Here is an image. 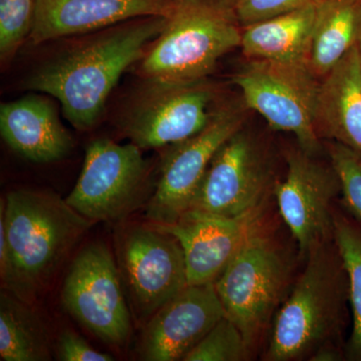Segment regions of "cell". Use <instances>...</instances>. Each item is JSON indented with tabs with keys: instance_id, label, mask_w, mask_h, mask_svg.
Segmentation results:
<instances>
[{
	"instance_id": "obj_1",
	"label": "cell",
	"mask_w": 361,
	"mask_h": 361,
	"mask_svg": "<svg viewBox=\"0 0 361 361\" xmlns=\"http://www.w3.org/2000/svg\"><path fill=\"white\" fill-rule=\"evenodd\" d=\"M168 16L135 18L45 61L25 80V87L58 99L75 128L99 122L111 90L125 71L144 58L163 32Z\"/></svg>"
},
{
	"instance_id": "obj_2",
	"label": "cell",
	"mask_w": 361,
	"mask_h": 361,
	"mask_svg": "<svg viewBox=\"0 0 361 361\" xmlns=\"http://www.w3.org/2000/svg\"><path fill=\"white\" fill-rule=\"evenodd\" d=\"M8 267L7 290L27 302L49 281L73 247L92 226L59 195L18 189L1 198Z\"/></svg>"
},
{
	"instance_id": "obj_3",
	"label": "cell",
	"mask_w": 361,
	"mask_h": 361,
	"mask_svg": "<svg viewBox=\"0 0 361 361\" xmlns=\"http://www.w3.org/2000/svg\"><path fill=\"white\" fill-rule=\"evenodd\" d=\"M290 295L277 311L265 360L310 356L341 329L348 295V277L336 244L316 246Z\"/></svg>"
},
{
	"instance_id": "obj_4",
	"label": "cell",
	"mask_w": 361,
	"mask_h": 361,
	"mask_svg": "<svg viewBox=\"0 0 361 361\" xmlns=\"http://www.w3.org/2000/svg\"><path fill=\"white\" fill-rule=\"evenodd\" d=\"M233 4L224 0H177L158 39L142 58L147 80H206L218 61L241 44Z\"/></svg>"
},
{
	"instance_id": "obj_5",
	"label": "cell",
	"mask_w": 361,
	"mask_h": 361,
	"mask_svg": "<svg viewBox=\"0 0 361 361\" xmlns=\"http://www.w3.org/2000/svg\"><path fill=\"white\" fill-rule=\"evenodd\" d=\"M153 194L142 149L97 139L87 147L82 172L66 200L92 222H118L148 205Z\"/></svg>"
},
{
	"instance_id": "obj_6",
	"label": "cell",
	"mask_w": 361,
	"mask_h": 361,
	"mask_svg": "<svg viewBox=\"0 0 361 361\" xmlns=\"http://www.w3.org/2000/svg\"><path fill=\"white\" fill-rule=\"evenodd\" d=\"M289 268L277 246L256 227L215 281L226 317L251 348L283 297Z\"/></svg>"
},
{
	"instance_id": "obj_7",
	"label": "cell",
	"mask_w": 361,
	"mask_h": 361,
	"mask_svg": "<svg viewBox=\"0 0 361 361\" xmlns=\"http://www.w3.org/2000/svg\"><path fill=\"white\" fill-rule=\"evenodd\" d=\"M247 108L275 130L295 135L301 149L315 155L320 137L314 127L317 77L305 63L250 59L234 77Z\"/></svg>"
},
{
	"instance_id": "obj_8",
	"label": "cell",
	"mask_w": 361,
	"mask_h": 361,
	"mask_svg": "<svg viewBox=\"0 0 361 361\" xmlns=\"http://www.w3.org/2000/svg\"><path fill=\"white\" fill-rule=\"evenodd\" d=\"M116 251L123 290L137 319L147 322L188 285L180 242L152 222L123 227Z\"/></svg>"
},
{
	"instance_id": "obj_9",
	"label": "cell",
	"mask_w": 361,
	"mask_h": 361,
	"mask_svg": "<svg viewBox=\"0 0 361 361\" xmlns=\"http://www.w3.org/2000/svg\"><path fill=\"white\" fill-rule=\"evenodd\" d=\"M66 311L97 338L121 346L132 331V315L115 258L103 242L84 247L61 291Z\"/></svg>"
},
{
	"instance_id": "obj_10",
	"label": "cell",
	"mask_w": 361,
	"mask_h": 361,
	"mask_svg": "<svg viewBox=\"0 0 361 361\" xmlns=\"http://www.w3.org/2000/svg\"><path fill=\"white\" fill-rule=\"evenodd\" d=\"M244 118L240 106H221L212 111L200 132L170 146L161 161L155 192L146 206L152 223L171 224L189 210L214 156L242 129Z\"/></svg>"
},
{
	"instance_id": "obj_11",
	"label": "cell",
	"mask_w": 361,
	"mask_h": 361,
	"mask_svg": "<svg viewBox=\"0 0 361 361\" xmlns=\"http://www.w3.org/2000/svg\"><path fill=\"white\" fill-rule=\"evenodd\" d=\"M126 111L122 130L140 149L170 147L196 135L210 121L214 90L206 80H147Z\"/></svg>"
},
{
	"instance_id": "obj_12",
	"label": "cell",
	"mask_w": 361,
	"mask_h": 361,
	"mask_svg": "<svg viewBox=\"0 0 361 361\" xmlns=\"http://www.w3.org/2000/svg\"><path fill=\"white\" fill-rule=\"evenodd\" d=\"M269 183L262 149L241 129L214 156L190 209L229 218L254 215Z\"/></svg>"
},
{
	"instance_id": "obj_13",
	"label": "cell",
	"mask_w": 361,
	"mask_h": 361,
	"mask_svg": "<svg viewBox=\"0 0 361 361\" xmlns=\"http://www.w3.org/2000/svg\"><path fill=\"white\" fill-rule=\"evenodd\" d=\"M341 191L332 165L325 167L302 151L287 158V173L274 187L278 208L302 257L334 232L331 203Z\"/></svg>"
},
{
	"instance_id": "obj_14",
	"label": "cell",
	"mask_w": 361,
	"mask_h": 361,
	"mask_svg": "<svg viewBox=\"0 0 361 361\" xmlns=\"http://www.w3.org/2000/svg\"><path fill=\"white\" fill-rule=\"evenodd\" d=\"M224 316L215 283L188 284L147 320L140 358L183 361Z\"/></svg>"
},
{
	"instance_id": "obj_15",
	"label": "cell",
	"mask_w": 361,
	"mask_h": 361,
	"mask_svg": "<svg viewBox=\"0 0 361 361\" xmlns=\"http://www.w3.org/2000/svg\"><path fill=\"white\" fill-rule=\"evenodd\" d=\"M257 214L229 218L190 209L171 224H157L182 246L188 284L215 283L256 227Z\"/></svg>"
},
{
	"instance_id": "obj_16",
	"label": "cell",
	"mask_w": 361,
	"mask_h": 361,
	"mask_svg": "<svg viewBox=\"0 0 361 361\" xmlns=\"http://www.w3.org/2000/svg\"><path fill=\"white\" fill-rule=\"evenodd\" d=\"M177 0H37L30 39L49 40L96 32L147 16H169Z\"/></svg>"
},
{
	"instance_id": "obj_17",
	"label": "cell",
	"mask_w": 361,
	"mask_h": 361,
	"mask_svg": "<svg viewBox=\"0 0 361 361\" xmlns=\"http://www.w3.org/2000/svg\"><path fill=\"white\" fill-rule=\"evenodd\" d=\"M0 133L9 148L35 163L63 160L73 148L54 102L39 94L1 104Z\"/></svg>"
},
{
	"instance_id": "obj_18",
	"label": "cell",
	"mask_w": 361,
	"mask_h": 361,
	"mask_svg": "<svg viewBox=\"0 0 361 361\" xmlns=\"http://www.w3.org/2000/svg\"><path fill=\"white\" fill-rule=\"evenodd\" d=\"M314 127L318 137L343 145L361 158V66L357 44L319 82Z\"/></svg>"
},
{
	"instance_id": "obj_19",
	"label": "cell",
	"mask_w": 361,
	"mask_h": 361,
	"mask_svg": "<svg viewBox=\"0 0 361 361\" xmlns=\"http://www.w3.org/2000/svg\"><path fill=\"white\" fill-rule=\"evenodd\" d=\"M317 6L310 4L247 25L242 32V51L249 59L308 63Z\"/></svg>"
},
{
	"instance_id": "obj_20",
	"label": "cell",
	"mask_w": 361,
	"mask_h": 361,
	"mask_svg": "<svg viewBox=\"0 0 361 361\" xmlns=\"http://www.w3.org/2000/svg\"><path fill=\"white\" fill-rule=\"evenodd\" d=\"M361 0H322L318 4L310 54L317 78L326 75L357 42Z\"/></svg>"
},
{
	"instance_id": "obj_21",
	"label": "cell",
	"mask_w": 361,
	"mask_h": 361,
	"mask_svg": "<svg viewBox=\"0 0 361 361\" xmlns=\"http://www.w3.org/2000/svg\"><path fill=\"white\" fill-rule=\"evenodd\" d=\"M0 358L4 361L51 360L42 323L25 301L14 294L0 295Z\"/></svg>"
},
{
	"instance_id": "obj_22",
	"label": "cell",
	"mask_w": 361,
	"mask_h": 361,
	"mask_svg": "<svg viewBox=\"0 0 361 361\" xmlns=\"http://www.w3.org/2000/svg\"><path fill=\"white\" fill-rule=\"evenodd\" d=\"M337 250L345 269L348 298L353 312V331L348 341L349 360L361 361V225L345 216L334 215Z\"/></svg>"
},
{
	"instance_id": "obj_23",
	"label": "cell",
	"mask_w": 361,
	"mask_h": 361,
	"mask_svg": "<svg viewBox=\"0 0 361 361\" xmlns=\"http://www.w3.org/2000/svg\"><path fill=\"white\" fill-rule=\"evenodd\" d=\"M248 350L242 332L224 316L183 361H240Z\"/></svg>"
},
{
	"instance_id": "obj_24",
	"label": "cell",
	"mask_w": 361,
	"mask_h": 361,
	"mask_svg": "<svg viewBox=\"0 0 361 361\" xmlns=\"http://www.w3.org/2000/svg\"><path fill=\"white\" fill-rule=\"evenodd\" d=\"M37 0H0V58H13L35 23Z\"/></svg>"
},
{
	"instance_id": "obj_25",
	"label": "cell",
	"mask_w": 361,
	"mask_h": 361,
	"mask_svg": "<svg viewBox=\"0 0 361 361\" xmlns=\"http://www.w3.org/2000/svg\"><path fill=\"white\" fill-rule=\"evenodd\" d=\"M329 153L331 165L341 180L344 203L361 222V158L338 142H330Z\"/></svg>"
},
{
	"instance_id": "obj_26",
	"label": "cell",
	"mask_w": 361,
	"mask_h": 361,
	"mask_svg": "<svg viewBox=\"0 0 361 361\" xmlns=\"http://www.w3.org/2000/svg\"><path fill=\"white\" fill-rule=\"evenodd\" d=\"M322 0H235V16L242 25H253Z\"/></svg>"
},
{
	"instance_id": "obj_27",
	"label": "cell",
	"mask_w": 361,
	"mask_h": 361,
	"mask_svg": "<svg viewBox=\"0 0 361 361\" xmlns=\"http://www.w3.org/2000/svg\"><path fill=\"white\" fill-rule=\"evenodd\" d=\"M56 355L61 361H113L108 353H99L71 329L63 330L56 341Z\"/></svg>"
},
{
	"instance_id": "obj_28",
	"label": "cell",
	"mask_w": 361,
	"mask_h": 361,
	"mask_svg": "<svg viewBox=\"0 0 361 361\" xmlns=\"http://www.w3.org/2000/svg\"><path fill=\"white\" fill-rule=\"evenodd\" d=\"M342 360L341 351L329 342L319 346L312 355H310L311 361H338Z\"/></svg>"
},
{
	"instance_id": "obj_29",
	"label": "cell",
	"mask_w": 361,
	"mask_h": 361,
	"mask_svg": "<svg viewBox=\"0 0 361 361\" xmlns=\"http://www.w3.org/2000/svg\"><path fill=\"white\" fill-rule=\"evenodd\" d=\"M356 44H357L358 54H360V66H361V23H360V33H358L357 42H356Z\"/></svg>"
},
{
	"instance_id": "obj_30",
	"label": "cell",
	"mask_w": 361,
	"mask_h": 361,
	"mask_svg": "<svg viewBox=\"0 0 361 361\" xmlns=\"http://www.w3.org/2000/svg\"><path fill=\"white\" fill-rule=\"evenodd\" d=\"M224 1L230 2V4H234L235 0H224Z\"/></svg>"
}]
</instances>
